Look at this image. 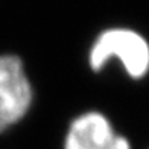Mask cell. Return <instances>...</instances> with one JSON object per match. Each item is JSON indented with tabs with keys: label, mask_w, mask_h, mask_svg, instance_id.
<instances>
[{
	"label": "cell",
	"mask_w": 149,
	"mask_h": 149,
	"mask_svg": "<svg viewBox=\"0 0 149 149\" xmlns=\"http://www.w3.org/2000/svg\"><path fill=\"white\" fill-rule=\"evenodd\" d=\"M110 62H117L132 81L149 75V41L139 31L127 26H111L100 32L87 52V65L94 74Z\"/></svg>",
	"instance_id": "cell-1"
},
{
	"label": "cell",
	"mask_w": 149,
	"mask_h": 149,
	"mask_svg": "<svg viewBox=\"0 0 149 149\" xmlns=\"http://www.w3.org/2000/svg\"><path fill=\"white\" fill-rule=\"evenodd\" d=\"M33 103V87L23 61L16 55H0V133L19 123Z\"/></svg>",
	"instance_id": "cell-2"
},
{
	"label": "cell",
	"mask_w": 149,
	"mask_h": 149,
	"mask_svg": "<svg viewBox=\"0 0 149 149\" xmlns=\"http://www.w3.org/2000/svg\"><path fill=\"white\" fill-rule=\"evenodd\" d=\"M64 149H132L129 138L120 133L110 117L100 110L75 116L67 127Z\"/></svg>",
	"instance_id": "cell-3"
}]
</instances>
